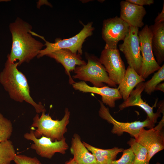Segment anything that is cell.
Listing matches in <instances>:
<instances>
[{
	"mask_svg": "<svg viewBox=\"0 0 164 164\" xmlns=\"http://www.w3.org/2000/svg\"><path fill=\"white\" fill-rule=\"evenodd\" d=\"M9 29L12 35V44L8 59L12 62H17L18 66L29 62L37 56L44 46L33 37L30 33L32 26L19 18L10 23Z\"/></svg>",
	"mask_w": 164,
	"mask_h": 164,
	"instance_id": "obj_1",
	"label": "cell"
},
{
	"mask_svg": "<svg viewBox=\"0 0 164 164\" xmlns=\"http://www.w3.org/2000/svg\"><path fill=\"white\" fill-rule=\"evenodd\" d=\"M17 62H12L7 60L5 68L0 74V82L10 97L14 101H25L31 105L37 113L46 111L41 102L37 104L30 95L29 87L24 75L17 68Z\"/></svg>",
	"mask_w": 164,
	"mask_h": 164,
	"instance_id": "obj_2",
	"label": "cell"
},
{
	"mask_svg": "<svg viewBox=\"0 0 164 164\" xmlns=\"http://www.w3.org/2000/svg\"><path fill=\"white\" fill-rule=\"evenodd\" d=\"M46 111L42 112L40 117L36 114L33 119L32 126L36 128L34 131L35 137L39 138L42 136L50 138L52 141H59L67 132V126L70 122V112L67 108L64 111V115L60 120L53 119Z\"/></svg>",
	"mask_w": 164,
	"mask_h": 164,
	"instance_id": "obj_3",
	"label": "cell"
},
{
	"mask_svg": "<svg viewBox=\"0 0 164 164\" xmlns=\"http://www.w3.org/2000/svg\"><path fill=\"white\" fill-rule=\"evenodd\" d=\"M87 62L85 65L77 66L74 70V79L91 82L93 87H101L106 84L115 88L116 84L110 80L99 59L94 55H86Z\"/></svg>",
	"mask_w": 164,
	"mask_h": 164,
	"instance_id": "obj_4",
	"label": "cell"
},
{
	"mask_svg": "<svg viewBox=\"0 0 164 164\" xmlns=\"http://www.w3.org/2000/svg\"><path fill=\"white\" fill-rule=\"evenodd\" d=\"M93 23L90 22L84 25L80 32L74 36L68 39H61L56 38L55 42L52 43L46 41L44 38L35 33L34 35L39 37L45 42L46 47L40 50L37 56L38 58L46 55L55 51L62 49L68 50L72 53L81 55L82 54V45L86 39L91 36L94 30Z\"/></svg>",
	"mask_w": 164,
	"mask_h": 164,
	"instance_id": "obj_5",
	"label": "cell"
},
{
	"mask_svg": "<svg viewBox=\"0 0 164 164\" xmlns=\"http://www.w3.org/2000/svg\"><path fill=\"white\" fill-rule=\"evenodd\" d=\"M138 36L142 60L140 75L144 79L158 70L161 66L155 58L152 46V32L149 26L145 25Z\"/></svg>",
	"mask_w": 164,
	"mask_h": 164,
	"instance_id": "obj_6",
	"label": "cell"
},
{
	"mask_svg": "<svg viewBox=\"0 0 164 164\" xmlns=\"http://www.w3.org/2000/svg\"><path fill=\"white\" fill-rule=\"evenodd\" d=\"M100 107L98 111L99 116L113 125L111 132L119 136L124 132L129 133L136 138L140 130L145 127L149 129L154 127L155 124L147 116L144 121H135L131 122H124L116 120L111 115L109 108L106 107L101 101H99Z\"/></svg>",
	"mask_w": 164,
	"mask_h": 164,
	"instance_id": "obj_7",
	"label": "cell"
},
{
	"mask_svg": "<svg viewBox=\"0 0 164 164\" xmlns=\"http://www.w3.org/2000/svg\"><path fill=\"white\" fill-rule=\"evenodd\" d=\"M164 114L156 126L148 130L142 128L135 138L147 149V162L149 163L154 155L164 149Z\"/></svg>",
	"mask_w": 164,
	"mask_h": 164,
	"instance_id": "obj_8",
	"label": "cell"
},
{
	"mask_svg": "<svg viewBox=\"0 0 164 164\" xmlns=\"http://www.w3.org/2000/svg\"><path fill=\"white\" fill-rule=\"evenodd\" d=\"M24 137L33 142L31 148L34 150L39 156L44 158L51 159L56 153L65 154L69 147L65 137L60 141H55L43 136L37 138L34 135L33 130L25 133Z\"/></svg>",
	"mask_w": 164,
	"mask_h": 164,
	"instance_id": "obj_9",
	"label": "cell"
},
{
	"mask_svg": "<svg viewBox=\"0 0 164 164\" xmlns=\"http://www.w3.org/2000/svg\"><path fill=\"white\" fill-rule=\"evenodd\" d=\"M130 27L117 16L104 20L101 32L102 38L106 43L104 49H117L118 42L123 40L129 32Z\"/></svg>",
	"mask_w": 164,
	"mask_h": 164,
	"instance_id": "obj_10",
	"label": "cell"
},
{
	"mask_svg": "<svg viewBox=\"0 0 164 164\" xmlns=\"http://www.w3.org/2000/svg\"><path fill=\"white\" fill-rule=\"evenodd\" d=\"M138 31V28L130 27L129 31L123 43L118 46L119 50L124 55L128 66L140 75L142 58Z\"/></svg>",
	"mask_w": 164,
	"mask_h": 164,
	"instance_id": "obj_11",
	"label": "cell"
},
{
	"mask_svg": "<svg viewBox=\"0 0 164 164\" xmlns=\"http://www.w3.org/2000/svg\"><path fill=\"white\" fill-rule=\"evenodd\" d=\"M99 59L110 80L116 85H119L124 78L126 69L119 50L104 49Z\"/></svg>",
	"mask_w": 164,
	"mask_h": 164,
	"instance_id": "obj_12",
	"label": "cell"
},
{
	"mask_svg": "<svg viewBox=\"0 0 164 164\" xmlns=\"http://www.w3.org/2000/svg\"><path fill=\"white\" fill-rule=\"evenodd\" d=\"M144 82L138 84L131 92L127 99L119 105L118 107L120 110H122L131 106H138L144 110L149 119L155 124L161 114L164 113V101L159 102L156 112L154 113L153 108L156 104L151 107L141 98V94L144 90Z\"/></svg>",
	"mask_w": 164,
	"mask_h": 164,
	"instance_id": "obj_13",
	"label": "cell"
},
{
	"mask_svg": "<svg viewBox=\"0 0 164 164\" xmlns=\"http://www.w3.org/2000/svg\"><path fill=\"white\" fill-rule=\"evenodd\" d=\"M72 87L75 90L84 93L97 94L101 96V101L110 107H115V101L122 98L118 88H112L108 86L101 87H91L84 81L75 82Z\"/></svg>",
	"mask_w": 164,
	"mask_h": 164,
	"instance_id": "obj_14",
	"label": "cell"
},
{
	"mask_svg": "<svg viewBox=\"0 0 164 164\" xmlns=\"http://www.w3.org/2000/svg\"><path fill=\"white\" fill-rule=\"evenodd\" d=\"M46 56L54 59L63 66L69 77V82L70 84L75 83L70 75V72L74 71L77 66L84 65L87 63L82 60L80 55L66 49L55 51Z\"/></svg>",
	"mask_w": 164,
	"mask_h": 164,
	"instance_id": "obj_15",
	"label": "cell"
},
{
	"mask_svg": "<svg viewBox=\"0 0 164 164\" xmlns=\"http://www.w3.org/2000/svg\"><path fill=\"white\" fill-rule=\"evenodd\" d=\"M120 18L130 27H142L144 25L143 20L146 14L143 6L138 5L126 0L120 3Z\"/></svg>",
	"mask_w": 164,
	"mask_h": 164,
	"instance_id": "obj_16",
	"label": "cell"
},
{
	"mask_svg": "<svg viewBox=\"0 0 164 164\" xmlns=\"http://www.w3.org/2000/svg\"><path fill=\"white\" fill-rule=\"evenodd\" d=\"M70 150L77 164H97L94 156L85 146L77 133H74L72 138Z\"/></svg>",
	"mask_w": 164,
	"mask_h": 164,
	"instance_id": "obj_17",
	"label": "cell"
},
{
	"mask_svg": "<svg viewBox=\"0 0 164 164\" xmlns=\"http://www.w3.org/2000/svg\"><path fill=\"white\" fill-rule=\"evenodd\" d=\"M152 32V46L156 60L160 66L164 60V22L149 26Z\"/></svg>",
	"mask_w": 164,
	"mask_h": 164,
	"instance_id": "obj_18",
	"label": "cell"
},
{
	"mask_svg": "<svg viewBox=\"0 0 164 164\" xmlns=\"http://www.w3.org/2000/svg\"><path fill=\"white\" fill-rule=\"evenodd\" d=\"M145 80L132 68L128 66L124 78L118 87L123 100H127L134 88Z\"/></svg>",
	"mask_w": 164,
	"mask_h": 164,
	"instance_id": "obj_19",
	"label": "cell"
},
{
	"mask_svg": "<svg viewBox=\"0 0 164 164\" xmlns=\"http://www.w3.org/2000/svg\"><path fill=\"white\" fill-rule=\"evenodd\" d=\"M83 143L88 150L94 156L97 164H111L115 160L117 155L124 150L122 148L114 147L108 149H103L93 146L83 141Z\"/></svg>",
	"mask_w": 164,
	"mask_h": 164,
	"instance_id": "obj_20",
	"label": "cell"
},
{
	"mask_svg": "<svg viewBox=\"0 0 164 164\" xmlns=\"http://www.w3.org/2000/svg\"><path fill=\"white\" fill-rule=\"evenodd\" d=\"M127 143L135 155L133 164H149L147 162L148 151L145 147L137 142L134 138H131Z\"/></svg>",
	"mask_w": 164,
	"mask_h": 164,
	"instance_id": "obj_21",
	"label": "cell"
},
{
	"mask_svg": "<svg viewBox=\"0 0 164 164\" xmlns=\"http://www.w3.org/2000/svg\"><path fill=\"white\" fill-rule=\"evenodd\" d=\"M16 155L11 141L8 140L0 142V164H10Z\"/></svg>",
	"mask_w": 164,
	"mask_h": 164,
	"instance_id": "obj_22",
	"label": "cell"
},
{
	"mask_svg": "<svg viewBox=\"0 0 164 164\" xmlns=\"http://www.w3.org/2000/svg\"><path fill=\"white\" fill-rule=\"evenodd\" d=\"M164 80V65L155 73L152 78L145 83L144 91L147 94L151 95L155 91V88L159 84Z\"/></svg>",
	"mask_w": 164,
	"mask_h": 164,
	"instance_id": "obj_23",
	"label": "cell"
},
{
	"mask_svg": "<svg viewBox=\"0 0 164 164\" xmlns=\"http://www.w3.org/2000/svg\"><path fill=\"white\" fill-rule=\"evenodd\" d=\"M12 131L11 121L0 113V142L9 140Z\"/></svg>",
	"mask_w": 164,
	"mask_h": 164,
	"instance_id": "obj_24",
	"label": "cell"
},
{
	"mask_svg": "<svg viewBox=\"0 0 164 164\" xmlns=\"http://www.w3.org/2000/svg\"><path fill=\"white\" fill-rule=\"evenodd\" d=\"M120 158L113 161L111 164H133L135 155L130 148L124 150Z\"/></svg>",
	"mask_w": 164,
	"mask_h": 164,
	"instance_id": "obj_25",
	"label": "cell"
},
{
	"mask_svg": "<svg viewBox=\"0 0 164 164\" xmlns=\"http://www.w3.org/2000/svg\"><path fill=\"white\" fill-rule=\"evenodd\" d=\"M13 161L15 164H42L36 157L23 155H16Z\"/></svg>",
	"mask_w": 164,
	"mask_h": 164,
	"instance_id": "obj_26",
	"label": "cell"
},
{
	"mask_svg": "<svg viewBox=\"0 0 164 164\" xmlns=\"http://www.w3.org/2000/svg\"><path fill=\"white\" fill-rule=\"evenodd\" d=\"M126 1L135 5L143 6L144 5H150L153 4V0H126Z\"/></svg>",
	"mask_w": 164,
	"mask_h": 164,
	"instance_id": "obj_27",
	"label": "cell"
},
{
	"mask_svg": "<svg viewBox=\"0 0 164 164\" xmlns=\"http://www.w3.org/2000/svg\"><path fill=\"white\" fill-rule=\"evenodd\" d=\"M155 23L164 22V2L161 12L158 13V15L155 19Z\"/></svg>",
	"mask_w": 164,
	"mask_h": 164,
	"instance_id": "obj_28",
	"label": "cell"
},
{
	"mask_svg": "<svg viewBox=\"0 0 164 164\" xmlns=\"http://www.w3.org/2000/svg\"><path fill=\"white\" fill-rule=\"evenodd\" d=\"M155 91H160L164 92V82L159 83L155 88Z\"/></svg>",
	"mask_w": 164,
	"mask_h": 164,
	"instance_id": "obj_29",
	"label": "cell"
},
{
	"mask_svg": "<svg viewBox=\"0 0 164 164\" xmlns=\"http://www.w3.org/2000/svg\"><path fill=\"white\" fill-rule=\"evenodd\" d=\"M64 164H77L74 159L70 158L68 160L66 161Z\"/></svg>",
	"mask_w": 164,
	"mask_h": 164,
	"instance_id": "obj_30",
	"label": "cell"
},
{
	"mask_svg": "<svg viewBox=\"0 0 164 164\" xmlns=\"http://www.w3.org/2000/svg\"><path fill=\"white\" fill-rule=\"evenodd\" d=\"M8 0H0V2H8Z\"/></svg>",
	"mask_w": 164,
	"mask_h": 164,
	"instance_id": "obj_31",
	"label": "cell"
},
{
	"mask_svg": "<svg viewBox=\"0 0 164 164\" xmlns=\"http://www.w3.org/2000/svg\"><path fill=\"white\" fill-rule=\"evenodd\" d=\"M161 164L159 162H157L156 164Z\"/></svg>",
	"mask_w": 164,
	"mask_h": 164,
	"instance_id": "obj_32",
	"label": "cell"
}]
</instances>
